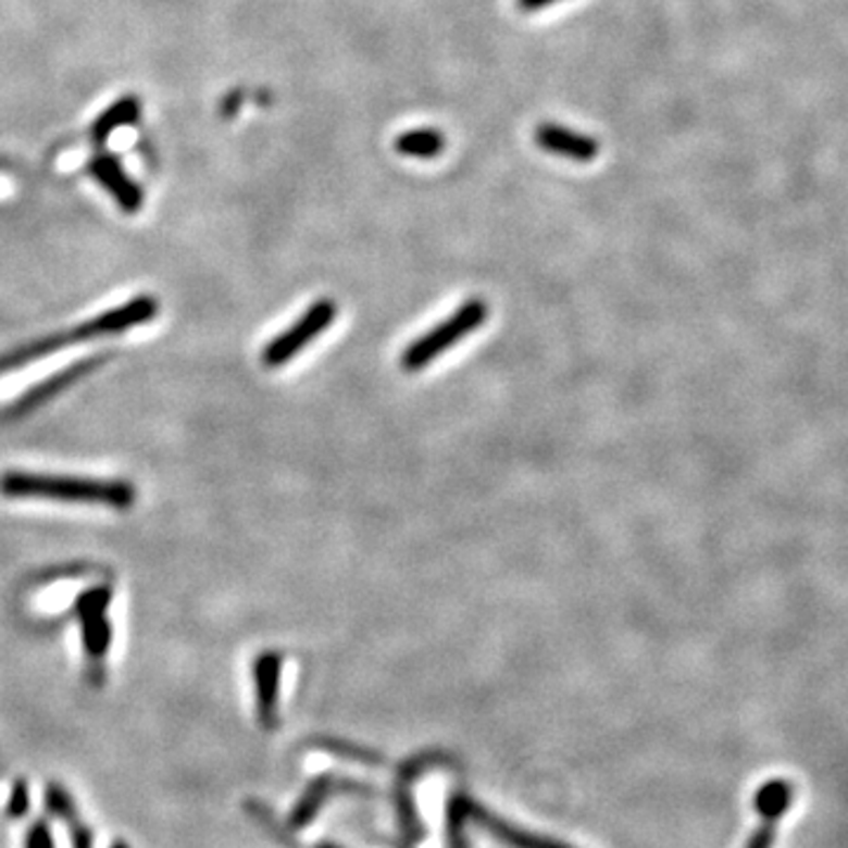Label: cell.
Instances as JSON below:
<instances>
[{"mask_svg":"<svg viewBox=\"0 0 848 848\" xmlns=\"http://www.w3.org/2000/svg\"><path fill=\"white\" fill-rule=\"evenodd\" d=\"M488 319V304L484 297H472L458 311H452L432 331L413 339L403 351L401 367L406 373H417L422 367L434 363L444 351L460 345L466 335L478 331Z\"/></svg>","mask_w":848,"mask_h":848,"instance_id":"cell-2","label":"cell"},{"mask_svg":"<svg viewBox=\"0 0 848 848\" xmlns=\"http://www.w3.org/2000/svg\"><path fill=\"white\" fill-rule=\"evenodd\" d=\"M26 811H28V785L20 777V781H14V785H12L8 813H10V818H24Z\"/></svg>","mask_w":848,"mask_h":848,"instance_id":"cell-17","label":"cell"},{"mask_svg":"<svg viewBox=\"0 0 848 848\" xmlns=\"http://www.w3.org/2000/svg\"><path fill=\"white\" fill-rule=\"evenodd\" d=\"M26 848H54L52 832L46 820H36L26 834Z\"/></svg>","mask_w":848,"mask_h":848,"instance_id":"cell-19","label":"cell"},{"mask_svg":"<svg viewBox=\"0 0 848 848\" xmlns=\"http://www.w3.org/2000/svg\"><path fill=\"white\" fill-rule=\"evenodd\" d=\"M371 791V785H363V783H357V781H349V777H337L333 773H325V775H319L316 781H311V785L304 789V795L300 797V801L295 803V809L288 818V825L290 830H302L307 827L311 820H314L325 803H328V799L333 795H337V791Z\"/></svg>","mask_w":848,"mask_h":848,"instance_id":"cell-10","label":"cell"},{"mask_svg":"<svg viewBox=\"0 0 848 848\" xmlns=\"http://www.w3.org/2000/svg\"><path fill=\"white\" fill-rule=\"evenodd\" d=\"M155 314H159V304H155L153 297L141 295V297H135V300H130V302H125L123 307L109 309V311H104V314L85 321L74 331L60 333V342L64 349L68 345L85 342V339H95V337H102V335H119L127 328H135V325L151 321Z\"/></svg>","mask_w":848,"mask_h":848,"instance_id":"cell-6","label":"cell"},{"mask_svg":"<svg viewBox=\"0 0 848 848\" xmlns=\"http://www.w3.org/2000/svg\"><path fill=\"white\" fill-rule=\"evenodd\" d=\"M470 820L509 848H571L551 837H543V834L504 823L502 818L486 811L484 806L472 797L462 795V791H456V795H450L448 799V848H466L464 825L470 823Z\"/></svg>","mask_w":848,"mask_h":848,"instance_id":"cell-3","label":"cell"},{"mask_svg":"<svg viewBox=\"0 0 848 848\" xmlns=\"http://www.w3.org/2000/svg\"><path fill=\"white\" fill-rule=\"evenodd\" d=\"M95 365H97V361H85V363H78V365H71V367H66V371H62L60 375H52L50 379L42 382V385L34 387V389H28V391L22 396V399H20L17 403H14V406L10 408V415L28 413V410H34V408L42 406V403H46V401L50 399V396H54L57 391L66 389V387L71 385V382L78 379L83 373L92 371Z\"/></svg>","mask_w":848,"mask_h":848,"instance_id":"cell-13","label":"cell"},{"mask_svg":"<svg viewBox=\"0 0 848 848\" xmlns=\"http://www.w3.org/2000/svg\"><path fill=\"white\" fill-rule=\"evenodd\" d=\"M335 316H337L335 300H331V297H321V300L311 304L286 333L276 335L272 342L262 349V363L266 367L286 365L297 357V353L314 342L319 335L328 331Z\"/></svg>","mask_w":848,"mask_h":848,"instance_id":"cell-4","label":"cell"},{"mask_svg":"<svg viewBox=\"0 0 848 848\" xmlns=\"http://www.w3.org/2000/svg\"><path fill=\"white\" fill-rule=\"evenodd\" d=\"M0 492L5 498H40L60 502H85L107 504L113 509H127L135 504V488L125 481H99V478H74V476H50L28 472H5L0 476Z\"/></svg>","mask_w":848,"mask_h":848,"instance_id":"cell-1","label":"cell"},{"mask_svg":"<svg viewBox=\"0 0 848 848\" xmlns=\"http://www.w3.org/2000/svg\"><path fill=\"white\" fill-rule=\"evenodd\" d=\"M554 3H559V0H516V8L521 12H537V10H545Z\"/></svg>","mask_w":848,"mask_h":848,"instance_id":"cell-20","label":"cell"},{"mask_svg":"<svg viewBox=\"0 0 848 848\" xmlns=\"http://www.w3.org/2000/svg\"><path fill=\"white\" fill-rule=\"evenodd\" d=\"M795 801V785H789L783 777L763 783L755 795V809L761 818L759 827L752 832L745 848H773L777 837V823Z\"/></svg>","mask_w":848,"mask_h":848,"instance_id":"cell-7","label":"cell"},{"mask_svg":"<svg viewBox=\"0 0 848 848\" xmlns=\"http://www.w3.org/2000/svg\"><path fill=\"white\" fill-rule=\"evenodd\" d=\"M46 806H48L50 815L64 820V823H71V820L80 818L74 797H71L68 791H66V787L60 785V783H50L48 785V789H46Z\"/></svg>","mask_w":848,"mask_h":848,"instance_id":"cell-15","label":"cell"},{"mask_svg":"<svg viewBox=\"0 0 848 848\" xmlns=\"http://www.w3.org/2000/svg\"><path fill=\"white\" fill-rule=\"evenodd\" d=\"M394 149L406 159L432 161L444 153L446 135L438 127H413L394 139Z\"/></svg>","mask_w":848,"mask_h":848,"instance_id":"cell-12","label":"cell"},{"mask_svg":"<svg viewBox=\"0 0 848 848\" xmlns=\"http://www.w3.org/2000/svg\"><path fill=\"white\" fill-rule=\"evenodd\" d=\"M111 601V591L107 587H95L80 594L76 601V613L83 629L85 653L92 660L104 658L111 644V625L107 620V608Z\"/></svg>","mask_w":848,"mask_h":848,"instance_id":"cell-8","label":"cell"},{"mask_svg":"<svg viewBox=\"0 0 848 848\" xmlns=\"http://www.w3.org/2000/svg\"><path fill=\"white\" fill-rule=\"evenodd\" d=\"M446 757L441 755H420L408 759L403 766L396 773V787H394V801H396V823H399V844L396 848H417L424 837H427V827L420 820L417 803L413 797V783L427 771L434 763H444Z\"/></svg>","mask_w":848,"mask_h":848,"instance_id":"cell-5","label":"cell"},{"mask_svg":"<svg viewBox=\"0 0 848 848\" xmlns=\"http://www.w3.org/2000/svg\"><path fill=\"white\" fill-rule=\"evenodd\" d=\"M533 139L543 151L575 163H591L599 155L597 139L587 133H577L573 127H565L559 123H540L535 127Z\"/></svg>","mask_w":848,"mask_h":848,"instance_id":"cell-9","label":"cell"},{"mask_svg":"<svg viewBox=\"0 0 848 848\" xmlns=\"http://www.w3.org/2000/svg\"><path fill=\"white\" fill-rule=\"evenodd\" d=\"M283 656L276 650H264L252 664L254 698H258V719L264 728H274L278 719V686H280Z\"/></svg>","mask_w":848,"mask_h":848,"instance_id":"cell-11","label":"cell"},{"mask_svg":"<svg viewBox=\"0 0 848 848\" xmlns=\"http://www.w3.org/2000/svg\"><path fill=\"white\" fill-rule=\"evenodd\" d=\"M111 848H130V846H127L125 841H116V844H113Z\"/></svg>","mask_w":848,"mask_h":848,"instance_id":"cell-21","label":"cell"},{"mask_svg":"<svg viewBox=\"0 0 848 848\" xmlns=\"http://www.w3.org/2000/svg\"><path fill=\"white\" fill-rule=\"evenodd\" d=\"M97 177L104 182V187L119 198V203L127 210L135 212L141 203V196L133 182H127V177L121 173V170L113 163H99L97 167Z\"/></svg>","mask_w":848,"mask_h":848,"instance_id":"cell-14","label":"cell"},{"mask_svg":"<svg viewBox=\"0 0 848 848\" xmlns=\"http://www.w3.org/2000/svg\"><path fill=\"white\" fill-rule=\"evenodd\" d=\"M66 827L71 837V848H95V834L80 818L71 820V823H66Z\"/></svg>","mask_w":848,"mask_h":848,"instance_id":"cell-18","label":"cell"},{"mask_svg":"<svg viewBox=\"0 0 848 848\" xmlns=\"http://www.w3.org/2000/svg\"><path fill=\"white\" fill-rule=\"evenodd\" d=\"M316 848H339V846H335V844H319Z\"/></svg>","mask_w":848,"mask_h":848,"instance_id":"cell-22","label":"cell"},{"mask_svg":"<svg viewBox=\"0 0 848 848\" xmlns=\"http://www.w3.org/2000/svg\"><path fill=\"white\" fill-rule=\"evenodd\" d=\"M316 747L321 749H328L331 755L335 757H342V759H349V761H357V763H365V766H377V763H385V759L373 755V752H365V749L351 745V743H345V740H316Z\"/></svg>","mask_w":848,"mask_h":848,"instance_id":"cell-16","label":"cell"}]
</instances>
